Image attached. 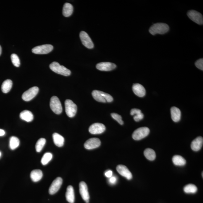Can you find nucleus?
<instances>
[{
  "label": "nucleus",
  "instance_id": "nucleus-6",
  "mask_svg": "<svg viewBox=\"0 0 203 203\" xmlns=\"http://www.w3.org/2000/svg\"><path fill=\"white\" fill-rule=\"evenodd\" d=\"M66 113L68 117H73L75 115L77 111V106L73 101L67 99L65 102Z\"/></svg>",
  "mask_w": 203,
  "mask_h": 203
},
{
  "label": "nucleus",
  "instance_id": "nucleus-24",
  "mask_svg": "<svg viewBox=\"0 0 203 203\" xmlns=\"http://www.w3.org/2000/svg\"><path fill=\"white\" fill-rule=\"evenodd\" d=\"M73 8L72 5L68 3H66L63 7V15L66 17L70 16L73 12Z\"/></svg>",
  "mask_w": 203,
  "mask_h": 203
},
{
  "label": "nucleus",
  "instance_id": "nucleus-36",
  "mask_svg": "<svg viewBox=\"0 0 203 203\" xmlns=\"http://www.w3.org/2000/svg\"><path fill=\"white\" fill-rule=\"evenodd\" d=\"M142 113L140 109H132L130 111V114L132 116L140 114Z\"/></svg>",
  "mask_w": 203,
  "mask_h": 203
},
{
  "label": "nucleus",
  "instance_id": "nucleus-30",
  "mask_svg": "<svg viewBox=\"0 0 203 203\" xmlns=\"http://www.w3.org/2000/svg\"><path fill=\"white\" fill-rule=\"evenodd\" d=\"M46 143V140L44 138H40L37 141L35 145V149L37 152H39L42 151Z\"/></svg>",
  "mask_w": 203,
  "mask_h": 203
},
{
  "label": "nucleus",
  "instance_id": "nucleus-23",
  "mask_svg": "<svg viewBox=\"0 0 203 203\" xmlns=\"http://www.w3.org/2000/svg\"><path fill=\"white\" fill-rule=\"evenodd\" d=\"M53 139L55 144L58 147H61L64 145V138L57 133H54L52 135Z\"/></svg>",
  "mask_w": 203,
  "mask_h": 203
},
{
  "label": "nucleus",
  "instance_id": "nucleus-21",
  "mask_svg": "<svg viewBox=\"0 0 203 203\" xmlns=\"http://www.w3.org/2000/svg\"><path fill=\"white\" fill-rule=\"evenodd\" d=\"M43 176V172L41 170L39 169L34 170L32 171L30 174L31 180L34 182L39 181L41 180Z\"/></svg>",
  "mask_w": 203,
  "mask_h": 203
},
{
  "label": "nucleus",
  "instance_id": "nucleus-2",
  "mask_svg": "<svg viewBox=\"0 0 203 203\" xmlns=\"http://www.w3.org/2000/svg\"><path fill=\"white\" fill-rule=\"evenodd\" d=\"M92 95L94 99L99 102H111L113 100V97L110 94L100 91H93Z\"/></svg>",
  "mask_w": 203,
  "mask_h": 203
},
{
  "label": "nucleus",
  "instance_id": "nucleus-8",
  "mask_svg": "<svg viewBox=\"0 0 203 203\" xmlns=\"http://www.w3.org/2000/svg\"><path fill=\"white\" fill-rule=\"evenodd\" d=\"M39 91V88L38 87H32L23 93L22 99L25 101H30L37 95Z\"/></svg>",
  "mask_w": 203,
  "mask_h": 203
},
{
  "label": "nucleus",
  "instance_id": "nucleus-38",
  "mask_svg": "<svg viewBox=\"0 0 203 203\" xmlns=\"http://www.w3.org/2000/svg\"><path fill=\"white\" fill-rule=\"evenodd\" d=\"M105 175L107 178H110L113 175V172L111 171H108L105 173Z\"/></svg>",
  "mask_w": 203,
  "mask_h": 203
},
{
  "label": "nucleus",
  "instance_id": "nucleus-1",
  "mask_svg": "<svg viewBox=\"0 0 203 203\" xmlns=\"http://www.w3.org/2000/svg\"><path fill=\"white\" fill-rule=\"evenodd\" d=\"M169 30V26L167 24L159 23L154 24L149 29V32L152 35L156 34H163L168 32Z\"/></svg>",
  "mask_w": 203,
  "mask_h": 203
},
{
  "label": "nucleus",
  "instance_id": "nucleus-14",
  "mask_svg": "<svg viewBox=\"0 0 203 203\" xmlns=\"http://www.w3.org/2000/svg\"><path fill=\"white\" fill-rule=\"evenodd\" d=\"M101 142L98 138H91L84 144V147L87 149L91 150L97 148L101 145Z\"/></svg>",
  "mask_w": 203,
  "mask_h": 203
},
{
  "label": "nucleus",
  "instance_id": "nucleus-39",
  "mask_svg": "<svg viewBox=\"0 0 203 203\" xmlns=\"http://www.w3.org/2000/svg\"><path fill=\"white\" fill-rule=\"evenodd\" d=\"M5 132L4 130L0 129V136H3L5 135Z\"/></svg>",
  "mask_w": 203,
  "mask_h": 203
},
{
  "label": "nucleus",
  "instance_id": "nucleus-10",
  "mask_svg": "<svg viewBox=\"0 0 203 203\" xmlns=\"http://www.w3.org/2000/svg\"><path fill=\"white\" fill-rule=\"evenodd\" d=\"M187 15L191 20L197 24L202 25L203 24V18L202 14L196 11H189L187 13Z\"/></svg>",
  "mask_w": 203,
  "mask_h": 203
},
{
  "label": "nucleus",
  "instance_id": "nucleus-13",
  "mask_svg": "<svg viewBox=\"0 0 203 203\" xmlns=\"http://www.w3.org/2000/svg\"><path fill=\"white\" fill-rule=\"evenodd\" d=\"M105 126L102 123H97L91 125L89 127V131L92 134H101L105 131Z\"/></svg>",
  "mask_w": 203,
  "mask_h": 203
},
{
  "label": "nucleus",
  "instance_id": "nucleus-29",
  "mask_svg": "<svg viewBox=\"0 0 203 203\" xmlns=\"http://www.w3.org/2000/svg\"><path fill=\"white\" fill-rule=\"evenodd\" d=\"M184 192L188 194L195 193L197 190V188L196 185L193 184H189L186 185L184 188Z\"/></svg>",
  "mask_w": 203,
  "mask_h": 203
},
{
  "label": "nucleus",
  "instance_id": "nucleus-18",
  "mask_svg": "<svg viewBox=\"0 0 203 203\" xmlns=\"http://www.w3.org/2000/svg\"><path fill=\"white\" fill-rule=\"evenodd\" d=\"M203 138L202 137H198L192 141L191 147L192 150L195 151H199L202 147Z\"/></svg>",
  "mask_w": 203,
  "mask_h": 203
},
{
  "label": "nucleus",
  "instance_id": "nucleus-31",
  "mask_svg": "<svg viewBox=\"0 0 203 203\" xmlns=\"http://www.w3.org/2000/svg\"><path fill=\"white\" fill-rule=\"evenodd\" d=\"M52 157L53 155L51 153H46L42 157L41 159L42 164L43 165H46L52 160Z\"/></svg>",
  "mask_w": 203,
  "mask_h": 203
},
{
  "label": "nucleus",
  "instance_id": "nucleus-40",
  "mask_svg": "<svg viewBox=\"0 0 203 203\" xmlns=\"http://www.w3.org/2000/svg\"><path fill=\"white\" fill-rule=\"evenodd\" d=\"M1 53H2V48H1V46H0V55H1Z\"/></svg>",
  "mask_w": 203,
  "mask_h": 203
},
{
  "label": "nucleus",
  "instance_id": "nucleus-27",
  "mask_svg": "<svg viewBox=\"0 0 203 203\" xmlns=\"http://www.w3.org/2000/svg\"><path fill=\"white\" fill-rule=\"evenodd\" d=\"M144 154L146 159L149 160L153 161L156 158L155 152L152 149H146L144 152Z\"/></svg>",
  "mask_w": 203,
  "mask_h": 203
},
{
  "label": "nucleus",
  "instance_id": "nucleus-7",
  "mask_svg": "<svg viewBox=\"0 0 203 203\" xmlns=\"http://www.w3.org/2000/svg\"><path fill=\"white\" fill-rule=\"evenodd\" d=\"M53 48L52 45L46 44L34 47L32 50V51L33 53L37 54H45L51 52Z\"/></svg>",
  "mask_w": 203,
  "mask_h": 203
},
{
  "label": "nucleus",
  "instance_id": "nucleus-12",
  "mask_svg": "<svg viewBox=\"0 0 203 203\" xmlns=\"http://www.w3.org/2000/svg\"><path fill=\"white\" fill-rule=\"evenodd\" d=\"M80 188V192L83 199L86 203L89 202L90 195L88 191L87 186L84 181H82L80 183L79 185Z\"/></svg>",
  "mask_w": 203,
  "mask_h": 203
},
{
  "label": "nucleus",
  "instance_id": "nucleus-22",
  "mask_svg": "<svg viewBox=\"0 0 203 203\" xmlns=\"http://www.w3.org/2000/svg\"><path fill=\"white\" fill-rule=\"evenodd\" d=\"M20 117L23 121L27 122H31L34 119V116L32 113L30 111L27 110H24L20 114Z\"/></svg>",
  "mask_w": 203,
  "mask_h": 203
},
{
  "label": "nucleus",
  "instance_id": "nucleus-16",
  "mask_svg": "<svg viewBox=\"0 0 203 203\" xmlns=\"http://www.w3.org/2000/svg\"><path fill=\"white\" fill-rule=\"evenodd\" d=\"M96 68L99 70L109 71L114 69L116 68V65L110 62H102L97 64Z\"/></svg>",
  "mask_w": 203,
  "mask_h": 203
},
{
  "label": "nucleus",
  "instance_id": "nucleus-34",
  "mask_svg": "<svg viewBox=\"0 0 203 203\" xmlns=\"http://www.w3.org/2000/svg\"><path fill=\"white\" fill-rule=\"evenodd\" d=\"M195 64L197 68L202 70H203V59H202L197 60Z\"/></svg>",
  "mask_w": 203,
  "mask_h": 203
},
{
  "label": "nucleus",
  "instance_id": "nucleus-33",
  "mask_svg": "<svg viewBox=\"0 0 203 203\" xmlns=\"http://www.w3.org/2000/svg\"><path fill=\"white\" fill-rule=\"evenodd\" d=\"M111 116L113 118L117 121L121 125L123 124V122L122 121V117L121 115L117 113H112L111 114Z\"/></svg>",
  "mask_w": 203,
  "mask_h": 203
},
{
  "label": "nucleus",
  "instance_id": "nucleus-26",
  "mask_svg": "<svg viewBox=\"0 0 203 203\" xmlns=\"http://www.w3.org/2000/svg\"><path fill=\"white\" fill-rule=\"evenodd\" d=\"M13 85V82L11 80H6L3 82L1 86V90L4 93H8L11 90Z\"/></svg>",
  "mask_w": 203,
  "mask_h": 203
},
{
  "label": "nucleus",
  "instance_id": "nucleus-17",
  "mask_svg": "<svg viewBox=\"0 0 203 203\" xmlns=\"http://www.w3.org/2000/svg\"><path fill=\"white\" fill-rule=\"evenodd\" d=\"M132 88L134 94L138 97H143L145 95V89L141 84L138 83L134 84Z\"/></svg>",
  "mask_w": 203,
  "mask_h": 203
},
{
  "label": "nucleus",
  "instance_id": "nucleus-41",
  "mask_svg": "<svg viewBox=\"0 0 203 203\" xmlns=\"http://www.w3.org/2000/svg\"><path fill=\"white\" fill-rule=\"evenodd\" d=\"M1 152H0V157H1Z\"/></svg>",
  "mask_w": 203,
  "mask_h": 203
},
{
  "label": "nucleus",
  "instance_id": "nucleus-3",
  "mask_svg": "<svg viewBox=\"0 0 203 203\" xmlns=\"http://www.w3.org/2000/svg\"><path fill=\"white\" fill-rule=\"evenodd\" d=\"M50 69L56 73L64 76H68L71 74V71L63 66L60 65L57 62H53L50 64Z\"/></svg>",
  "mask_w": 203,
  "mask_h": 203
},
{
  "label": "nucleus",
  "instance_id": "nucleus-32",
  "mask_svg": "<svg viewBox=\"0 0 203 203\" xmlns=\"http://www.w3.org/2000/svg\"><path fill=\"white\" fill-rule=\"evenodd\" d=\"M11 58L13 65L16 67H19L20 66V61L18 55L13 54L11 56Z\"/></svg>",
  "mask_w": 203,
  "mask_h": 203
},
{
  "label": "nucleus",
  "instance_id": "nucleus-35",
  "mask_svg": "<svg viewBox=\"0 0 203 203\" xmlns=\"http://www.w3.org/2000/svg\"><path fill=\"white\" fill-rule=\"evenodd\" d=\"M144 114L142 113L134 116V119L136 122H138L143 119L144 118Z\"/></svg>",
  "mask_w": 203,
  "mask_h": 203
},
{
  "label": "nucleus",
  "instance_id": "nucleus-28",
  "mask_svg": "<svg viewBox=\"0 0 203 203\" xmlns=\"http://www.w3.org/2000/svg\"><path fill=\"white\" fill-rule=\"evenodd\" d=\"M20 141L17 137L12 136L10 138V148L11 150H14L16 149L19 146Z\"/></svg>",
  "mask_w": 203,
  "mask_h": 203
},
{
  "label": "nucleus",
  "instance_id": "nucleus-11",
  "mask_svg": "<svg viewBox=\"0 0 203 203\" xmlns=\"http://www.w3.org/2000/svg\"><path fill=\"white\" fill-rule=\"evenodd\" d=\"M63 180L61 178L59 177L56 178L50 186L49 190L50 194L53 195L57 193L60 189Z\"/></svg>",
  "mask_w": 203,
  "mask_h": 203
},
{
  "label": "nucleus",
  "instance_id": "nucleus-9",
  "mask_svg": "<svg viewBox=\"0 0 203 203\" xmlns=\"http://www.w3.org/2000/svg\"><path fill=\"white\" fill-rule=\"evenodd\" d=\"M82 43L85 47L90 49L94 47V44L89 35L85 32L82 31L80 34Z\"/></svg>",
  "mask_w": 203,
  "mask_h": 203
},
{
  "label": "nucleus",
  "instance_id": "nucleus-37",
  "mask_svg": "<svg viewBox=\"0 0 203 203\" xmlns=\"http://www.w3.org/2000/svg\"><path fill=\"white\" fill-rule=\"evenodd\" d=\"M117 181V178L115 176H112L111 177L109 178V182L111 184H114L116 183Z\"/></svg>",
  "mask_w": 203,
  "mask_h": 203
},
{
  "label": "nucleus",
  "instance_id": "nucleus-5",
  "mask_svg": "<svg viewBox=\"0 0 203 203\" xmlns=\"http://www.w3.org/2000/svg\"><path fill=\"white\" fill-rule=\"evenodd\" d=\"M149 133L150 130L148 128L144 127L138 128L134 132L132 137L134 140H141L147 137Z\"/></svg>",
  "mask_w": 203,
  "mask_h": 203
},
{
  "label": "nucleus",
  "instance_id": "nucleus-15",
  "mask_svg": "<svg viewBox=\"0 0 203 203\" xmlns=\"http://www.w3.org/2000/svg\"><path fill=\"white\" fill-rule=\"evenodd\" d=\"M116 170L120 175L126 178L128 180H130L132 179V174L126 166L123 165H118L117 166Z\"/></svg>",
  "mask_w": 203,
  "mask_h": 203
},
{
  "label": "nucleus",
  "instance_id": "nucleus-20",
  "mask_svg": "<svg viewBox=\"0 0 203 203\" xmlns=\"http://www.w3.org/2000/svg\"><path fill=\"white\" fill-rule=\"evenodd\" d=\"M66 197L67 201L68 202L74 203L75 199L74 190L73 187L72 185L68 186L67 187Z\"/></svg>",
  "mask_w": 203,
  "mask_h": 203
},
{
  "label": "nucleus",
  "instance_id": "nucleus-4",
  "mask_svg": "<svg viewBox=\"0 0 203 203\" xmlns=\"http://www.w3.org/2000/svg\"><path fill=\"white\" fill-rule=\"evenodd\" d=\"M50 106L53 111L55 114H60L62 112L63 108L60 100L56 96L51 97Z\"/></svg>",
  "mask_w": 203,
  "mask_h": 203
},
{
  "label": "nucleus",
  "instance_id": "nucleus-19",
  "mask_svg": "<svg viewBox=\"0 0 203 203\" xmlns=\"http://www.w3.org/2000/svg\"><path fill=\"white\" fill-rule=\"evenodd\" d=\"M171 118L173 121L175 122H178L181 118V112L180 109L173 106L171 109Z\"/></svg>",
  "mask_w": 203,
  "mask_h": 203
},
{
  "label": "nucleus",
  "instance_id": "nucleus-25",
  "mask_svg": "<svg viewBox=\"0 0 203 203\" xmlns=\"http://www.w3.org/2000/svg\"><path fill=\"white\" fill-rule=\"evenodd\" d=\"M172 161L175 165L177 166H184L186 163L185 159L180 155H176L172 158Z\"/></svg>",
  "mask_w": 203,
  "mask_h": 203
}]
</instances>
